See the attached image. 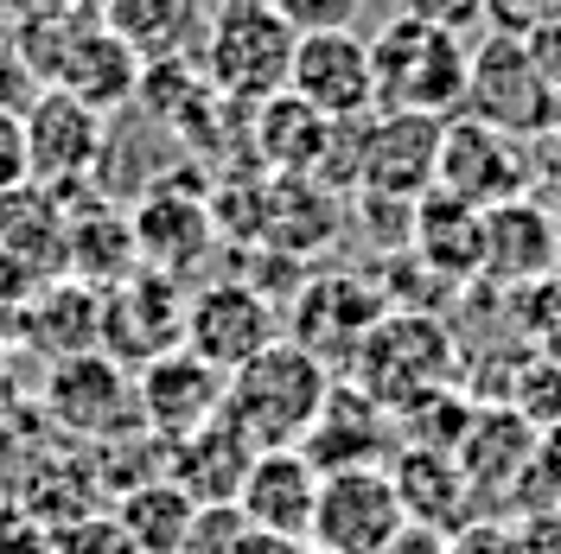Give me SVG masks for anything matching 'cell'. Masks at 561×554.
<instances>
[{"label":"cell","instance_id":"cell-1","mask_svg":"<svg viewBox=\"0 0 561 554\" xmlns=\"http://www.w3.org/2000/svg\"><path fill=\"white\" fill-rule=\"evenodd\" d=\"M332 370L307 357L294 338H275L262 357H249L243 370L230 377L224 389V420L243 434L255 452H275V447H307L313 420L325 415L332 402Z\"/></svg>","mask_w":561,"mask_h":554},{"label":"cell","instance_id":"cell-2","mask_svg":"<svg viewBox=\"0 0 561 554\" xmlns=\"http://www.w3.org/2000/svg\"><path fill=\"white\" fill-rule=\"evenodd\" d=\"M370 65H377V108H383V115L454 122L459 103H466L472 38L389 13L383 26L370 33Z\"/></svg>","mask_w":561,"mask_h":554},{"label":"cell","instance_id":"cell-3","mask_svg":"<svg viewBox=\"0 0 561 554\" xmlns=\"http://www.w3.org/2000/svg\"><path fill=\"white\" fill-rule=\"evenodd\" d=\"M454 370H459V350H454V332L434 319V312H402L389 307L370 338L357 350V363L345 370L351 389H364L389 420H402L409 408H421L427 395H447L454 389Z\"/></svg>","mask_w":561,"mask_h":554},{"label":"cell","instance_id":"cell-4","mask_svg":"<svg viewBox=\"0 0 561 554\" xmlns=\"http://www.w3.org/2000/svg\"><path fill=\"white\" fill-rule=\"evenodd\" d=\"M294 26L280 20L268 0H224L205 20L198 38V70L224 103H268L287 90V70H294Z\"/></svg>","mask_w":561,"mask_h":554},{"label":"cell","instance_id":"cell-5","mask_svg":"<svg viewBox=\"0 0 561 554\" xmlns=\"http://www.w3.org/2000/svg\"><path fill=\"white\" fill-rule=\"evenodd\" d=\"M459 115L536 147V140L556 135L561 96L542 83V70H536V58L517 33H472V70H466Z\"/></svg>","mask_w":561,"mask_h":554},{"label":"cell","instance_id":"cell-6","mask_svg":"<svg viewBox=\"0 0 561 554\" xmlns=\"http://www.w3.org/2000/svg\"><path fill=\"white\" fill-rule=\"evenodd\" d=\"M529 153H536L529 140H511V135H497V128H485V122H472V115H454L440 128L434 192H447V198H459V205H472V210L517 205L536 185V160Z\"/></svg>","mask_w":561,"mask_h":554},{"label":"cell","instance_id":"cell-7","mask_svg":"<svg viewBox=\"0 0 561 554\" xmlns=\"http://www.w3.org/2000/svg\"><path fill=\"white\" fill-rule=\"evenodd\" d=\"M20 122H26V178L45 185V192H58L65 205L103 173L108 128L90 103H77L65 90H38Z\"/></svg>","mask_w":561,"mask_h":554},{"label":"cell","instance_id":"cell-8","mask_svg":"<svg viewBox=\"0 0 561 554\" xmlns=\"http://www.w3.org/2000/svg\"><path fill=\"white\" fill-rule=\"evenodd\" d=\"M389 312V300L370 287V280L357 275H313L300 280V293H294V312H287V332L280 338H294V345L319 357L332 377L345 382V370L357 363V350L370 338V325Z\"/></svg>","mask_w":561,"mask_h":554},{"label":"cell","instance_id":"cell-9","mask_svg":"<svg viewBox=\"0 0 561 554\" xmlns=\"http://www.w3.org/2000/svg\"><path fill=\"white\" fill-rule=\"evenodd\" d=\"M45 415L58 420L70 440H103V447L108 440H128V434H147L140 427V402H135V377L115 357H103V350L51 363Z\"/></svg>","mask_w":561,"mask_h":554},{"label":"cell","instance_id":"cell-10","mask_svg":"<svg viewBox=\"0 0 561 554\" xmlns=\"http://www.w3.org/2000/svg\"><path fill=\"white\" fill-rule=\"evenodd\" d=\"M275 338H280V312L249 280H205L185 300V350L205 357L224 377H237L249 357H262Z\"/></svg>","mask_w":561,"mask_h":554},{"label":"cell","instance_id":"cell-11","mask_svg":"<svg viewBox=\"0 0 561 554\" xmlns=\"http://www.w3.org/2000/svg\"><path fill=\"white\" fill-rule=\"evenodd\" d=\"M185 300L192 293L179 280L153 275V268H135L122 287L103 293V338H96V350L115 357L128 377L147 370L153 357L185 345Z\"/></svg>","mask_w":561,"mask_h":554},{"label":"cell","instance_id":"cell-12","mask_svg":"<svg viewBox=\"0 0 561 554\" xmlns=\"http://www.w3.org/2000/svg\"><path fill=\"white\" fill-rule=\"evenodd\" d=\"M402 529H409V510L389 485V465H364V472H332L319 485L307 542L319 554H389V542Z\"/></svg>","mask_w":561,"mask_h":554},{"label":"cell","instance_id":"cell-13","mask_svg":"<svg viewBox=\"0 0 561 554\" xmlns=\"http://www.w3.org/2000/svg\"><path fill=\"white\" fill-rule=\"evenodd\" d=\"M287 96L319 108L325 122H370L377 115V65H370V33H313L294 45Z\"/></svg>","mask_w":561,"mask_h":554},{"label":"cell","instance_id":"cell-14","mask_svg":"<svg viewBox=\"0 0 561 554\" xmlns=\"http://www.w3.org/2000/svg\"><path fill=\"white\" fill-rule=\"evenodd\" d=\"M224 389H230V377L210 370L205 357H192L185 345L167 350L147 370H135L140 427L160 447H173V440H185V434H198V427H210V420L224 415Z\"/></svg>","mask_w":561,"mask_h":554},{"label":"cell","instance_id":"cell-15","mask_svg":"<svg viewBox=\"0 0 561 554\" xmlns=\"http://www.w3.org/2000/svg\"><path fill=\"white\" fill-rule=\"evenodd\" d=\"M440 128L427 115H370L357 128V185L370 198H402L415 205L421 192H434V160H440Z\"/></svg>","mask_w":561,"mask_h":554},{"label":"cell","instance_id":"cell-16","mask_svg":"<svg viewBox=\"0 0 561 554\" xmlns=\"http://www.w3.org/2000/svg\"><path fill=\"white\" fill-rule=\"evenodd\" d=\"M556 249H561V217L542 198H517V205L485 210V255H479V280L524 293L556 275Z\"/></svg>","mask_w":561,"mask_h":554},{"label":"cell","instance_id":"cell-17","mask_svg":"<svg viewBox=\"0 0 561 554\" xmlns=\"http://www.w3.org/2000/svg\"><path fill=\"white\" fill-rule=\"evenodd\" d=\"M319 465L300 447H275L255 452L243 490H237V510L255 535H287V542H307L313 535V510H319Z\"/></svg>","mask_w":561,"mask_h":554},{"label":"cell","instance_id":"cell-18","mask_svg":"<svg viewBox=\"0 0 561 554\" xmlns=\"http://www.w3.org/2000/svg\"><path fill=\"white\" fill-rule=\"evenodd\" d=\"M300 452L319 465V478H332V472L389 465V459L402 452V434H396V420H389L364 389L332 382V402H325V415L313 420V434H307V447Z\"/></svg>","mask_w":561,"mask_h":554},{"label":"cell","instance_id":"cell-19","mask_svg":"<svg viewBox=\"0 0 561 554\" xmlns=\"http://www.w3.org/2000/svg\"><path fill=\"white\" fill-rule=\"evenodd\" d=\"M135 249H140V268L167 280H185L210 249H217V223H210V205L192 198V192H167L153 185L147 198L135 205Z\"/></svg>","mask_w":561,"mask_h":554},{"label":"cell","instance_id":"cell-20","mask_svg":"<svg viewBox=\"0 0 561 554\" xmlns=\"http://www.w3.org/2000/svg\"><path fill=\"white\" fill-rule=\"evenodd\" d=\"M38 77H51V90H65L77 103H90L96 115H108V108L135 103L140 58L108 33V26H70V33L58 38V58L38 70Z\"/></svg>","mask_w":561,"mask_h":554},{"label":"cell","instance_id":"cell-21","mask_svg":"<svg viewBox=\"0 0 561 554\" xmlns=\"http://www.w3.org/2000/svg\"><path fill=\"white\" fill-rule=\"evenodd\" d=\"M65 249H70V205L45 185H13L0 198V262L20 268V275L45 287V280H65Z\"/></svg>","mask_w":561,"mask_h":554},{"label":"cell","instance_id":"cell-22","mask_svg":"<svg viewBox=\"0 0 561 554\" xmlns=\"http://www.w3.org/2000/svg\"><path fill=\"white\" fill-rule=\"evenodd\" d=\"M529 452H536V427L511 402H472V420H466V434L454 447V465L472 485V497L479 490L485 497H517Z\"/></svg>","mask_w":561,"mask_h":554},{"label":"cell","instance_id":"cell-23","mask_svg":"<svg viewBox=\"0 0 561 554\" xmlns=\"http://www.w3.org/2000/svg\"><path fill=\"white\" fill-rule=\"evenodd\" d=\"M140 268V249H135V223L108 198H70V249H65V280H83V287H122V280Z\"/></svg>","mask_w":561,"mask_h":554},{"label":"cell","instance_id":"cell-24","mask_svg":"<svg viewBox=\"0 0 561 554\" xmlns=\"http://www.w3.org/2000/svg\"><path fill=\"white\" fill-rule=\"evenodd\" d=\"M249 465H255V447H249L224 415L167 447V478H173L192 504H237Z\"/></svg>","mask_w":561,"mask_h":554},{"label":"cell","instance_id":"cell-25","mask_svg":"<svg viewBox=\"0 0 561 554\" xmlns=\"http://www.w3.org/2000/svg\"><path fill=\"white\" fill-rule=\"evenodd\" d=\"M255 115V160L268 178H319L325 166V147H332V128L319 108H307L300 96H268V103H249Z\"/></svg>","mask_w":561,"mask_h":554},{"label":"cell","instance_id":"cell-26","mask_svg":"<svg viewBox=\"0 0 561 554\" xmlns=\"http://www.w3.org/2000/svg\"><path fill=\"white\" fill-rule=\"evenodd\" d=\"M409 223H415L409 255H415L427 275L479 280V255H485V210L459 205V198H447V192H421Z\"/></svg>","mask_w":561,"mask_h":554},{"label":"cell","instance_id":"cell-27","mask_svg":"<svg viewBox=\"0 0 561 554\" xmlns=\"http://www.w3.org/2000/svg\"><path fill=\"white\" fill-rule=\"evenodd\" d=\"M389 485H396V497H402L409 522H421V529L454 535V529L472 522V485L459 478L454 452L402 447L396 459H389Z\"/></svg>","mask_w":561,"mask_h":554},{"label":"cell","instance_id":"cell-28","mask_svg":"<svg viewBox=\"0 0 561 554\" xmlns=\"http://www.w3.org/2000/svg\"><path fill=\"white\" fill-rule=\"evenodd\" d=\"M103 26L140 65H167V58H192V45L205 38V7L198 0H103Z\"/></svg>","mask_w":561,"mask_h":554},{"label":"cell","instance_id":"cell-29","mask_svg":"<svg viewBox=\"0 0 561 554\" xmlns=\"http://www.w3.org/2000/svg\"><path fill=\"white\" fill-rule=\"evenodd\" d=\"M26 332L51 363L83 357L103 338V293L83 287V280H45L33 293V307H26Z\"/></svg>","mask_w":561,"mask_h":554},{"label":"cell","instance_id":"cell-30","mask_svg":"<svg viewBox=\"0 0 561 554\" xmlns=\"http://www.w3.org/2000/svg\"><path fill=\"white\" fill-rule=\"evenodd\" d=\"M108 517L128 529V542H135L140 554H185V535H192L198 504L160 472V478H147V485L122 490V497L108 504Z\"/></svg>","mask_w":561,"mask_h":554},{"label":"cell","instance_id":"cell-31","mask_svg":"<svg viewBox=\"0 0 561 554\" xmlns=\"http://www.w3.org/2000/svg\"><path fill=\"white\" fill-rule=\"evenodd\" d=\"M497 402H511L536 434L561 427V363H549V357L536 350L524 370H517V389H511V395H497Z\"/></svg>","mask_w":561,"mask_h":554},{"label":"cell","instance_id":"cell-32","mask_svg":"<svg viewBox=\"0 0 561 554\" xmlns=\"http://www.w3.org/2000/svg\"><path fill=\"white\" fill-rule=\"evenodd\" d=\"M517 510H561V427L536 434V452L524 465V485L511 497Z\"/></svg>","mask_w":561,"mask_h":554},{"label":"cell","instance_id":"cell-33","mask_svg":"<svg viewBox=\"0 0 561 554\" xmlns=\"http://www.w3.org/2000/svg\"><path fill=\"white\" fill-rule=\"evenodd\" d=\"M45 554H140V549L128 542V529L108 517V510H90V517L51 529V549Z\"/></svg>","mask_w":561,"mask_h":554},{"label":"cell","instance_id":"cell-34","mask_svg":"<svg viewBox=\"0 0 561 554\" xmlns=\"http://www.w3.org/2000/svg\"><path fill=\"white\" fill-rule=\"evenodd\" d=\"M280 20L294 26V38H313V33H351L364 0H268Z\"/></svg>","mask_w":561,"mask_h":554},{"label":"cell","instance_id":"cell-35","mask_svg":"<svg viewBox=\"0 0 561 554\" xmlns=\"http://www.w3.org/2000/svg\"><path fill=\"white\" fill-rule=\"evenodd\" d=\"M402 20H421V26H447V33H466L485 26V0H396Z\"/></svg>","mask_w":561,"mask_h":554},{"label":"cell","instance_id":"cell-36","mask_svg":"<svg viewBox=\"0 0 561 554\" xmlns=\"http://www.w3.org/2000/svg\"><path fill=\"white\" fill-rule=\"evenodd\" d=\"M549 13H561V0H485V33H517L542 26Z\"/></svg>","mask_w":561,"mask_h":554},{"label":"cell","instance_id":"cell-37","mask_svg":"<svg viewBox=\"0 0 561 554\" xmlns=\"http://www.w3.org/2000/svg\"><path fill=\"white\" fill-rule=\"evenodd\" d=\"M51 535L38 529V517L26 504H0V554H45Z\"/></svg>","mask_w":561,"mask_h":554},{"label":"cell","instance_id":"cell-38","mask_svg":"<svg viewBox=\"0 0 561 554\" xmlns=\"http://www.w3.org/2000/svg\"><path fill=\"white\" fill-rule=\"evenodd\" d=\"M13 185H26V122L20 108H0V198Z\"/></svg>","mask_w":561,"mask_h":554},{"label":"cell","instance_id":"cell-39","mask_svg":"<svg viewBox=\"0 0 561 554\" xmlns=\"http://www.w3.org/2000/svg\"><path fill=\"white\" fill-rule=\"evenodd\" d=\"M524 45H529V58H536V70H542V83L561 96V13H549L542 26H529Z\"/></svg>","mask_w":561,"mask_h":554},{"label":"cell","instance_id":"cell-40","mask_svg":"<svg viewBox=\"0 0 561 554\" xmlns=\"http://www.w3.org/2000/svg\"><path fill=\"white\" fill-rule=\"evenodd\" d=\"M511 535H517V554H561V510H524Z\"/></svg>","mask_w":561,"mask_h":554},{"label":"cell","instance_id":"cell-41","mask_svg":"<svg viewBox=\"0 0 561 554\" xmlns=\"http://www.w3.org/2000/svg\"><path fill=\"white\" fill-rule=\"evenodd\" d=\"M454 554H517V535L497 522H466L454 529Z\"/></svg>","mask_w":561,"mask_h":554},{"label":"cell","instance_id":"cell-42","mask_svg":"<svg viewBox=\"0 0 561 554\" xmlns=\"http://www.w3.org/2000/svg\"><path fill=\"white\" fill-rule=\"evenodd\" d=\"M389 554H454V535H440V529H421V522H409L396 542H389Z\"/></svg>","mask_w":561,"mask_h":554},{"label":"cell","instance_id":"cell-43","mask_svg":"<svg viewBox=\"0 0 561 554\" xmlns=\"http://www.w3.org/2000/svg\"><path fill=\"white\" fill-rule=\"evenodd\" d=\"M536 350H542L549 363H561V293H556V307L542 312V325H536Z\"/></svg>","mask_w":561,"mask_h":554},{"label":"cell","instance_id":"cell-44","mask_svg":"<svg viewBox=\"0 0 561 554\" xmlns=\"http://www.w3.org/2000/svg\"><path fill=\"white\" fill-rule=\"evenodd\" d=\"M243 554H319L313 542H287V535H243Z\"/></svg>","mask_w":561,"mask_h":554},{"label":"cell","instance_id":"cell-45","mask_svg":"<svg viewBox=\"0 0 561 554\" xmlns=\"http://www.w3.org/2000/svg\"><path fill=\"white\" fill-rule=\"evenodd\" d=\"M7 280H13V287H33V280L20 275V268H7V262H0V293H7Z\"/></svg>","mask_w":561,"mask_h":554},{"label":"cell","instance_id":"cell-46","mask_svg":"<svg viewBox=\"0 0 561 554\" xmlns=\"http://www.w3.org/2000/svg\"><path fill=\"white\" fill-rule=\"evenodd\" d=\"M549 147H556V160H561V122H556V135H549Z\"/></svg>","mask_w":561,"mask_h":554}]
</instances>
